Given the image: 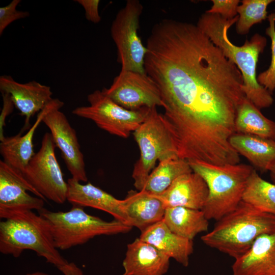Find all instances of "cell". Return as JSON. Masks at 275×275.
I'll list each match as a JSON object with an SVG mask.
<instances>
[{"label": "cell", "mask_w": 275, "mask_h": 275, "mask_svg": "<svg viewBox=\"0 0 275 275\" xmlns=\"http://www.w3.org/2000/svg\"><path fill=\"white\" fill-rule=\"evenodd\" d=\"M146 47L145 72L159 90L167 118L207 124L235 112L245 97L240 70L197 24L163 19Z\"/></svg>", "instance_id": "cell-1"}, {"label": "cell", "mask_w": 275, "mask_h": 275, "mask_svg": "<svg viewBox=\"0 0 275 275\" xmlns=\"http://www.w3.org/2000/svg\"><path fill=\"white\" fill-rule=\"evenodd\" d=\"M238 19V15L227 20L219 15L205 12L199 18L197 25L240 70L245 96L259 109L269 107L273 102L272 94L259 84L257 76L259 56L266 46L267 39L256 33L250 40L246 39L242 46L234 45L228 33Z\"/></svg>", "instance_id": "cell-2"}, {"label": "cell", "mask_w": 275, "mask_h": 275, "mask_svg": "<svg viewBox=\"0 0 275 275\" xmlns=\"http://www.w3.org/2000/svg\"><path fill=\"white\" fill-rule=\"evenodd\" d=\"M25 250L35 252L64 275H83L60 253L48 221L32 210L16 212L0 222V252L17 258Z\"/></svg>", "instance_id": "cell-3"}, {"label": "cell", "mask_w": 275, "mask_h": 275, "mask_svg": "<svg viewBox=\"0 0 275 275\" xmlns=\"http://www.w3.org/2000/svg\"><path fill=\"white\" fill-rule=\"evenodd\" d=\"M275 232V215L241 201L232 211L216 221L201 237L206 245L236 259L261 235Z\"/></svg>", "instance_id": "cell-4"}, {"label": "cell", "mask_w": 275, "mask_h": 275, "mask_svg": "<svg viewBox=\"0 0 275 275\" xmlns=\"http://www.w3.org/2000/svg\"><path fill=\"white\" fill-rule=\"evenodd\" d=\"M188 162L193 171L207 185L208 195L202 210L208 220L216 221L236 208L242 201L254 170L252 166L239 163L218 166L200 161Z\"/></svg>", "instance_id": "cell-5"}, {"label": "cell", "mask_w": 275, "mask_h": 275, "mask_svg": "<svg viewBox=\"0 0 275 275\" xmlns=\"http://www.w3.org/2000/svg\"><path fill=\"white\" fill-rule=\"evenodd\" d=\"M38 212L48 221L56 246L61 250L84 244L96 236L127 233L132 228L115 219L108 222L89 214L80 206H72L66 211L43 208Z\"/></svg>", "instance_id": "cell-6"}, {"label": "cell", "mask_w": 275, "mask_h": 275, "mask_svg": "<svg viewBox=\"0 0 275 275\" xmlns=\"http://www.w3.org/2000/svg\"><path fill=\"white\" fill-rule=\"evenodd\" d=\"M133 134L140 156L134 165L132 177L134 187L140 191L144 189L157 160L178 157L170 132L156 107L149 108L144 121Z\"/></svg>", "instance_id": "cell-7"}, {"label": "cell", "mask_w": 275, "mask_h": 275, "mask_svg": "<svg viewBox=\"0 0 275 275\" xmlns=\"http://www.w3.org/2000/svg\"><path fill=\"white\" fill-rule=\"evenodd\" d=\"M88 106L75 108L72 113L93 121L100 128L109 133L127 138L144 121L149 107L131 111L111 99L102 90H97L87 96Z\"/></svg>", "instance_id": "cell-8"}, {"label": "cell", "mask_w": 275, "mask_h": 275, "mask_svg": "<svg viewBox=\"0 0 275 275\" xmlns=\"http://www.w3.org/2000/svg\"><path fill=\"white\" fill-rule=\"evenodd\" d=\"M143 9L139 1L128 0L112 22L111 34L117 48L121 71L146 73L144 62L148 50L138 34Z\"/></svg>", "instance_id": "cell-9"}, {"label": "cell", "mask_w": 275, "mask_h": 275, "mask_svg": "<svg viewBox=\"0 0 275 275\" xmlns=\"http://www.w3.org/2000/svg\"><path fill=\"white\" fill-rule=\"evenodd\" d=\"M56 147L51 134L46 132L39 151L22 174L45 199L62 204L67 201L68 184L56 156Z\"/></svg>", "instance_id": "cell-10"}, {"label": "cell", "mask_w": 275, "mask_h": 275, "mask_svg": "<svg viewBox=\"0 0 275 275\" xmlns=\"http://www.w3.org/2000/svg\"><path fill=\"white\" fill-rule=\"evenodd\" d=\"M64 103L53 98L47 105L42 122L48 128L54 144L73 179L79 182L88 181L84 155L81 151L77 134L65 115L60 111Z\"/></svg>", "instance_id": "cell-11"}, {"label": "cell", "mask_w": 275, "mask_h": 275, "mask_svg": "<svg viewBox=\"0 0 275 275\" xmlns=\"http://www.w3.org/2000/svg\"><path fill=\"white\" fill-rule=\"evenodd\" d=\"M102 90L114 102L128 110L162 106L159 90L146 73L121 71L110 87Z\"/></svg>", "instance_id": "cell-12"}, {"label": "cell", "mask_w": 275, "mask_h": 275, "mask_svg": "<svg viewBox=\"0 0 275 275\" xmlns=\"http://www.w3.org/2000/svg\"><path fill=\"white\" fill-rule=\"evenodd\" d=\"M46 199L25 179L20 171L0 160V217L44 208Z\"/></svg>", "instance_id": "cell-13"}, {"label": "cell", "mask_w": 275, "mask_h": 275, "mask_svg": "<svg viewBox=\"0 0 275 275\" xmlns=\"http://www.w3.org/2000/svg\"><path fill=\"white\" fill-rule=\"evenodd\" d=\"M0 90L11 96L15 107L25 117L23 130L30 127L32 117L43 110L53 99L49 86L35 80L20 83L11 75L0 76Z\"/></svg>", "instance_id": "cell-14"}, {"label": "cell", "mask_w": 275, "mask_h": 275, "mask_svg": "<svg viewBox=\"0 0 275 275\" xmlns=\"http://www.w3.org/2000/svg\"><path fill=\"white\" fill-rule=\"evenodd\" d=\"M67 201L72 206L91 207L106 212L115 219L129 226L123 200H119L90 182L81 184L70 178L67 180Z\"/></svg>", "instance_id": "cell-15"}, {"label": "cell", "mask_w": 275, "mask_h": 275, "mask_svg": "<svg viewBox=\"0 0 275 275\" xmlns=\"http://www.w3.org/2000/svg\"><path fill=\"white\" fill-rule=\"evenodd\" d=\"M170 258L151 244L135 239L127 244L123 261V275H164Z\"/></svg>", "instance_id": "cell-16"}, {"label": "cell", "mask_w": 275, "mask_h": 275, "mask_svg": "<svg viewBox=\"0 0 275 275\" xmlns=\"http://www.w3.org/2000/svg\"><path fill=\"white\" fill-rule=\"evenodd\" d=\"M208 195V188L204 179L192 172L176 178L162 194L156 195L166 208L183 207L202 210Z\"/></svg>", "instance_id": "cell-17"}, {"label": "cell", "mask_w": 275, "mask_h": 275, "mask_svg": "<svg viewBox=\"0 0 275 275\" xmlns=\"http://www.w3.org/2000/svg\"><path fill=\"white\" fill-rule=\"evenodd\" d=\"M232 270L233 275H275V232L259 236L235 259Z\"/></svg>", "instance_id": "cell-18"}, {"label": "cell", "mask_w": 275, "mask_h": 275, "mask_svg": "<svg viewBox=\"0 0 275 275\" xmlns=\"http://www.w3.org/2000/svg\"><path fill=\"white\" fill-rule=\"evenodd\" d=\"M123 203L129 225L141 232L162 220L166 209L164 203L156 195L144 189L129 191Z\"/></svg>", "instance_id": "cell-19"}, {"label": "cell", "mask_w": 275, "mask_h": 275, "mask_svg": "<svg viewBox=\"0 0 275 275\" xmlns=\"http://www.w3.org/2000/svg\"><path fill=\"white\" fill-rule=\"evenodd\" d=\"M139 238L183 266L188 265L189 256L194 251L193 240L173 232L163 219L141 232Z\"/></svg>", "instance_id": "cell-20"}, {"label": "cell", "mask_w": 275, "mask_h": 275, "mask_svg": "<svg viewBox=\"0 0 275 275\" xmlns=\"http://www.w3.org/2000/svg\"><path fill=\"white\" fill-rule=\"evenodd\" d=\"M229 141L239 155L260 171H269L275 162V139L235 133Z\"/></svg>", "instance_id": "cell-21"}, {"label": "cell", "mask_w": 275, "mask_h": 275, "mask_svg": "<svg viewBox=\"0 0 275 275\" xmlns=\"http://www.w3.org/2000/svg\"><path fill=\"white\" fill-rule=\"evenodd\" d=\"M47 106L38 114L35 122L26 133L21 135L20 132L12 136H5L0 141V153L3 160L21 173L35 154L33 150V137L37 127L42 122Z\"/></svg>", "instance_id": "cell-22"}, {"label": "cell", "mask_w": 275, "mask_h": 275, "mask_svg": "<svg viewBox=\"0 0 275 275\" xmlns=\"http://www.w3.org/2000/svg\"><path fill=\"white\" fill-rule=\"evenodd\" d=\"M163 220L173 232L191 240L198 234L207 231L209 228V220L202 210L168 207Z\"/></svg>", "instance_id": "cell-23"}, {"label": "cell", "mask_w": 275, "mask_h": 275, "mask_svg": "<svg viewBox=\"0 0 275 275\" xmlns=\"http://www.w3.org/2000/svg\"><path fill=\"white\" fill-rule=\"evenodd\" d=\"M235 128L236 133L275 139V121L264 116L246 97L238 107Z\"/></svg>", "instance_id": "cell-24"}, {"label": "cell", "mask_w": 275, "mask_h": 275, "mask_svg": "<svg viewBox=\"0 0 275 275\" xmlns=\"http://www.w3.org/2000/svg\"><path fill=\"white\" fill-rule=\"evenodd\" d=\"M192 172L186 160L172 158L159 161L150 174L143 189L155 195H160L178 177Z\"/></svg>", "instance_id": "cell-25"}, {"label": "cell", "mask_w": 275, "mask_h": 275, "mask_svg": "<svg viewBox=\"0 0 275 275\" xmlns=\"http://www.w3.org/2000/svg\"><path fill=\"white\" fill-rule=\"evenodd\" d=\"M242 201L275 215V184L263 179L254 169L247 181Z\"/></svg>", "instance_id": "cell-26"}, {"label": "cell", "mask_w": 275, "mask_h": 275, "mask_svg": "<svg viewBox=\"0 0 275 275\" xmlns=\"http://www.w3.org/2000/svg\"><path fill=\"white\" fill-rule=\"evenodd\" d=\"M273 0H243L238 5V19L236 31L240 35L247 34L254 24L261 23L268 17L267 8Z\"/></svg>", "instance_id": "cell-27"}, {"label": "cell", "mask_w": 275, "mask_h": 275, "mask_svg": "<svg viewBox=\"0 0 275 275\" xmlns=\"http://www.w3.org/2000/svg\"><path fill=\"white\" fill-rule=\"evenodd\" d=\"M269 25L265 30V34L271 40V60L268 68L257 76L260 85L271 94L275 90V12L267 17Z\"/></svg>", "instance_id": "cell-28"}, {"label": "cell", "mask_w": 275, "mask_h": 275, "mask_svg": "<svg viewBox=\"0 0 275 275\" xmlns=\"http://www.w3.org/2000/svg\"><path fill=\"white\" fill-rule=\"evenodd\" d=\"M21 0H13L8 5L0 8V36L13 22L30 16L28 11L17 9Z\"/></svg>", "instance_id": "cell-29"}, {"label": "cell", "mask_w": 275, "mask_h": 275, "mask_svg": "<svg viewBox=\"0 0 275 275\" xmlns=\"http://www.w3.org/2000/svg\"><path fill=\"white\" fill-rule=\"evenodd\" d=\"M213 5L206 12L219 15L229 20L238 15L237 8L240 3L239 0H212Z\"/></svg>", "instance_id": "cell-30"}, {"label": "cell", "mask_w": 275, "mask_h": 275, "mask_svg": "<svg viewBox=\"0 0 275 275\" xmlns=\"http://www.w3.org/2000/svg\"><path fill=\"white\" fill-rule=\"evenodd\" d=\"M84 9L86 19L94 23H98L101 21L99 13V0H76Z\"/></svg>", "instance_id": "cell-31"}, {"label": "cell", "mask_w": 275, "mask_h": 275, "mask_svg": "<svg viewBox=\"0 0 275 275\" xmlns=\"http://www.w3.org/2000/svg\"><path fill=\"white\" fill-rule=\"evenodd\" d=\"M3 106L0 114V141L5 136L4 134V127L6 125L7 117L12 113L15 107L11 96L6 93H2Z\"/></svg>", "instance_id": "cell-32"}, {"label": "cell", "mask_w": 275, "mask_h": 275, "mask_svg": "<svg viewBox=\"0 0 275 275\" xmlns=\"http://www.w3.org/2000/svg\"><path fill=\"white\" fill-rule=\"evenodd\" d=\"M272 182L275 184V162L269 170Z\"/></svg>", "instance_id": "cell-33"}, {"label": "cell", "mask_w": 275, "mask_h": 275, "mask_svg": "<svg viewBox=\"0 0 275 275\" xmlns=\"http://www.w3.org/2000/svg\"><path fill=\"white\" fill-rule=\"evenodd\" d=\"M24 275H49V274L42 271H36L31 273H28Z\"/></svg>", "instance_id": "cell-34"}]
</instances>
